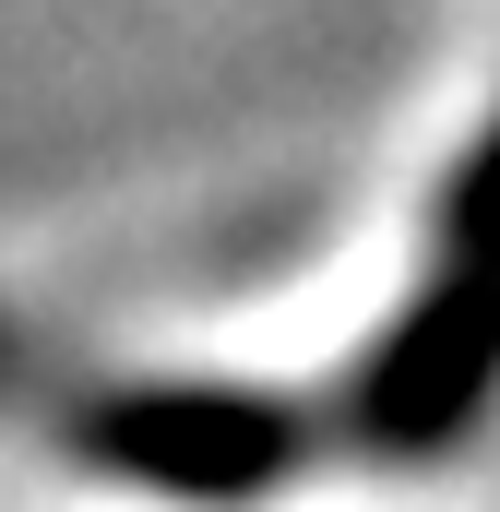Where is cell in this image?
Masks as SVG:
<instances>
[{"instance_id":"obj_1","label":"cell","mask_w":500,"mask_h":512,"mask_svg":"<svg viewBox=\"0 0 500 512\" xmlns=\"http://www.w3.org/2000/svg\"><path fill=\"white\" fill-rule=\"evenodd\" d=\"M500 370V131L477 143L465 191H453V227H441V262L417 286V310L393 322V346L370 358V417L381 441H441Z\"/></svg>"},{"instance_id":"obj_2","label":"cell","mask_w":500,"mask_h":512,"mask_svg":"<svg viewBox=\"0 0 500 512\" xmlns=\"http://www.w3.org/2000/svg\"><path fill=\"white\" fill-rule=\"evenodd\" d=\"M84 453L120 465V477H155V489H203L227 501L250 477L286 465V417L274 405H239V393H120L84 417Z\"/></svg>"}]
</instances>
